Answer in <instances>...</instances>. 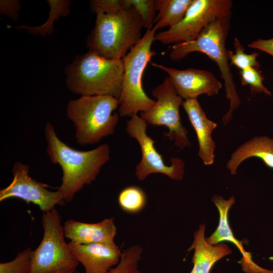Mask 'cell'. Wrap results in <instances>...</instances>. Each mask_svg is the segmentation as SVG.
<instances>
[{"mask_svg": "<svg viewBox=\"0 0 273 273\" xmlns=\"http://www.w3.org/2000/svg\"><path fill=\"white\" fill-rule=\"evenodd\" d=\"M251 157L260 159L267 167L273 169V138L256 136L246 141L233 152L226 167L232 175H235L239 165Z\"/></svg>", "mask_w": 273, "mask_h": 273, "instance_id": "cell-18", "label": "cell"}, {"mask_svg": "<svg viewBox=\"0 0 273 273\" xmlns=\"http://www.w3.org/2000/svg\"><path fill=\"white\" fill-rule=\"evenodd\" d=\"M118 202L120 208L125 212L135 214L145 208L147 196L141 188L130 186L124 188L119 193Z\"/></svg>", "mask_w": 273, "mask_h": 273, "instance_id": "cell-21", "label": "cell"}, {"mask_svg": "<svg viewBox=\"0 0 273 273\" xmlns=\"http://www.w3.org/2000/svg\"><path fill=\"white\" fill-rule=\"evenodd\" d=\"M151 65L166 72L178 95L185 100L197 99L201 95H217L222 87L221 82L211 72L194 68L178 70L162 64Z\"/></svg>", "mask_w": 273, "mask_h": 273, "instance_id": "cell-12", "label": "cell"}, {"mask_svg": "<svg viewBox=\"0 0 273 273\" xmlns=\"http://www.w3.org/2000/svg\"><path fill=\"white\" fill-rule=\"evenodd\" d=\"M90 11L95 13H112L126 9L124 0H92Z\"/></svg>", "mask_w": 273, "mask_h": 273, "instance_id": "cell-27", "label": "cell"}, {"mask_svg": "<svg viewBox=\"0 0 273 273\" xmlns=\"http://www.w3.org/2000/svg\"><path fill=\"white\" fill-rule=\"evenodd\" d=\"M157 30H146L140 41L122 59L123 75L122 90L119 98L120 116H131L150 109L156 101L149 97L142 86L145 69L156 53L151 50Z\"/></svg>", "mask_w": 273, "mask_h": 273, "instance_id": "cell-6", "label": "cell"}, {"mask_svg": "<svg viewBox=\"0 0 273 273\" xmlns=\"http://www.w3.org/2000/svg\"><path fill=\"white\" fill-rule=\"evenodd\" d=\"M142 252L143 249L137 245L123 250L118 264L107 273H143L138 268Z\"/></svg>", "mask_w": 273, "mask_h": 273, "instance_id": "cell-22", "label": "cell"}, {"mask_svg": "<svg viewBox=\"0 0 273 273\" xmlns=\"http://www.w3.org/2000/svg\"><path fill=\"white\" fill-rule=\"evenodd\" d=\"M50 8L48 19L43 24L37 26H30L22 25L13 27L7 26L8 28H14L17 30L26 29L33 36L40 35L44 37L47 35H52L54 32L53 23L60 16L66 17L70 13V5L71 1L69 0H47Z\"/></svg>", "mask_w": 273, "mask_h": 273, "instance_id": "cell-20", "label": "cell"}, {"mask_svg": "<svg viewBox=\"0 0 273 273\" xmlns=\"http://www.w3.org/2000/svg\"><path fill=\"white\" fill-rule=\"evenodd\" d=\"M41 224L43 237L33 250L29 273H75L79 262L65 240L58 211L43 213Z\"/></svg>", "mask_w": 273, "mask_h": 273, "instance_id": "cell-7", "label": "cell"}, {"mask_svg": "<svg viewBox=\"0 0 273 273\" xmlns=\"http://www.w3.org/2000/svg\"><path fill=\"white\" fill-rule=\"evenodd\" d=\"M69 244L78 261L83 266L85 273H107L118 264L122 254L114 241Z\"/></svg>", "mask_w": 273, "mask_h": 273, "instance_id": "cell-13", "label": "cell"}, {"mask_svg": "<svg viewBox=\"0 0 273 273\" xmlns=\"http://www.w3.org/2000/svg\"><path fill=\"white\" fill-rule=\"evenodd\" d=\"M44 136L51 162L59 164L62 170V183L57 191L66 202H71L85 185L95 180L102 167L109 160V146L103 144L85 151L74 149L58 138L49 122L45 125Z\"/></svg>", "mask_w": 273, "mask_h": 273, "instance_id": "cell-1", "label": "cell"}, {"mask_svg": "<svg viewBox=\"0 0 273 273\" xmlns=\"http://www.w3.org/2000/svg\"><path fill=\"white\" fill-rule=\"evenodd\" d=\"M193 0H155L154 7L158 14L155 18L154 27L157 30L171 27L184 17Z\"/></svg>", "mask_w": 273, "mask_h": 273, "instance_id": "cell-19", "label": "cell"}, {"mask_svg": "<svg viewBox=\"0 0 273 273\" xmlns=\"http://www.w3.org/2000/svg\"><path fill=\"white\" fill-rule=\"evenodd\" d=\"M126 8H134L140 14L147 30L152 28L154 21V1L153 0H124Z\"/></svg>", "mask_w": 273, "mask_h": 273, "instance_id": "cell-26", "label": "cell"}, {"mask_svg": "<svg viewBox=\"0 0 273 273\" xmlns=\"http://www.w3.org/2000/svg\"><path fill=\"white\" fill-rule=\"evenodd\" d=\"M33 250L28 247L12 260L0 263V273H29Z\"/></svg>", "mask_w": 273, "mask_h": 273, "instance_id": "cell-24", "label": "cell"}, {"mask_svg": "<svg viewBox=\"0 0 273 273\" xmlns=\"http://www.w3.org/2000/svg\"><path fill=\"white\" fill-rule=\"evenodd\" d=\"M205 224H201L194 234V241L189 251L194 250L193 267L190 273H210L214 264L223 257L232 253L224 243L212 245L205 238Z\"/></svg>", "mask_w": 273, "mask_h": 273, "instance_id": "cell-17", "label": "cell"}, {"mask_svg": "<svg viewBox=\"0 0 273 273\" xmlns=\"http://www.w3.org/2000/svg\"><path fill=\"white\" fill-rule=\"evenodd\" d=\"M21 8L20 2L18 0H1L0 12L13 21H18V12Z\"/></svg>", "mask_w": 273, "mask_h": 273, "instance_id": "cell-28", "label": "cell"}, {"mask_svg": "<svg viewBox=\"0 0 273 273\" xmlns=\"http://www.w3.org/2000/svg\"><path fill=\"white\" fill-rule=\"evenodd\" d=\"M95 25L87 36L89 51L109 59H122L141 39L142 18L132 7L112 13H96Z\"/></svg>", "mask_w": 273, "mask_h": 273, "instance_id": "cell-3", "label": "cell"}, {"mask_svg": "<svg viewBox=\"0 0 273 273\" xmlns=\"http://www.w3.org/2000/svg\"><path fill=\"white\" fill-rule=\"evenodd\" d=\"M148 124L137 114L127 121L126 131L135 139L140 146L142 158L135 167V176L144 180L152 173H162L174 180H180L185 174V164L178 157L170 159V165H166L162 156L155 147V141L147 133Z\"/></svg>", "mask_w": 273, "mask_h": 273, "instance_id": "cell-10", "label": "cell"}, {"mask_svg": "<svg viewBox=\"0 0 273 273\" xmlns=\"http://www.w3.org/2000/svg\"><path fill=\"white\" fill-rule=\"evenodd\" d=\"M239 74L242 85H249L252 93H264L271 96V93L263 83L264 78L258 69L249 68L240 70Z\"/></svg>", "mask_w": 273, "mask_h": 273, "instance_id": "cell-25", "label": "cell"}, {"mask_svg": "<svg viewBox=\"0 0 273 273\" xmlns=\"http://www.w3.org/2000/svg\"><path fill=\"white\" fill-rule=\"evenodd\" d=\"M234 44L235 53L229 50V60L231 65H234L241 70L249 68L259 69L260 64L257 60L258 56L257 53L249 54L245 53L243 46L237 37L234 38Z\"/></svg>", "mask_w": 273, "mask_h": 273, "instance_id": "cell-23", "label": "cell"}, {"mask_svg": "<svg viewBox=\"0 0 273 273\" xmlns=\"http://www.w3.org/2000/svg\"><path fill=\"white\" fill-rule=\"evenodd\" d=\"M63 229L69 242L77 244L113 242L117 234L114 217L106 218L97 223L69 219L64 222Z\"/></svg>", "mask_w": 273, "mask_h": 273, "instance_id": "cell-16", "label": "cell"}, {"mask_svg": "<svg viewBox=\"0 0 273 273\" xmlns=\"http://www.w3.org/2000/svg\"><path fill=\"white\" fill-rule=\"evenodd\" d=\"M231 17L218 18L207 25L194 40L174 44L169 57L172 61H178L192 52H201L206 55L217 65L224 81L226 97L230 107L222 121L227 125L231 120L233 112L241 104L233 74L229 64V50L225 47L230 28Z\"/></svg>", "mask_w": 273, "mask_h": 273, "instance_id": "cell-4", "label": "cell"}, {"mask_svg": "<svg viewBox=\"0 0 273 273\" xmlns=\"http://www.w3.org/2000/svg\"><path fill=\"white\" fill-rule=\"evenodd\" d=\"M122 59L106 58L92 51L77 55L65 68L68 89L81 96L119 98L123 75Z\"/></svg>", "mask_w": 273, "mask_h": 273, "instance_id": "cell-2", "label": "cell"}, {"mask_svg": "<svg viewBox=\"0 0 273 273\" xmlns=\"http://www.w3.org/2000/svg\"><path fill=\"white\" fill-rule=\"evenodd\" d=\"M248 47L264 52L273 57V38L266 39L258 38L250 43Z\"/></svg>", "mask_w": 273, "mask_h": 273, "instance_id": "cell-29", "label": "cell"}, {"mask_svg": "<svg viewBox=\"0 0 273 273\" xmlns=\"http://www.w3.org/2000/svg\"><path fill=\"white\" fill-rule=\"evenodd\" d=\"M29 169L26 164L19 162L14 164L13 180L0 190V201L12 198L20 199L38 206L43 213L55 209L57 205H64L66 202L61 193L48 190L47 185L32 178Z\"/></svg>", "mask_w": 273, "mask_h": 273, "instance_id": "cell-11", "label": "cell"}, {"mask_svg": "<svg viewBox=\"0 0 273 273\" xmlns=\"http://www.w3.org/2000/svg\"><path fill=\"white\" fill-rule=\"evenodd\" d=\"M212 201L217 208L219 213V221L214 233L206 239L208 243L212 245L223 241H229L235 244L242 255L241 260L242 270L246 273H273V270L262 267L254 262L250 253L247 252L243 247L242 242L238 240L234 236L229 223L228 212L235 202L234 197L225 200L219 195H214Z\"/></svg>", "mask_w": 273, "mask_h": 273, "instance_id": "cell-14", "label": "cell"}, {"mask_svg": "<svg viewBox=\"0 0 273 273\" xmlns=\"http://www.w3.org/2000/svg\"><path fill=\"white\" fill-rule=\"evenodd\" d=\"M231 0H193L183 19L168 30L156 33L155 40L167 44L195 39L213 21L231 17Z\"/></svg>", "mask_w": 273, "mask_h": 273, "instance_id": "cell-9", "label": "cell"}, {"mask_svg": "<svg viewBox=\"0 0 273 273\" xmlns=\"http://www.w3.org/2000/svg\"><path fill=\"white\" fill-rule=\"evenodd\" d=\"M157 100L148 110L141 112V117L148 124L164 126L168 129L165 134L180 150L191 146L188 131L181 123L179 107L183 99L178 95L169 77L152 90Z\"/></svg>", "mask_w": 273, "mask_h": 273, "instance_id": "cell-8", "label": "cell"}, {"mask_svg": "<svg viewBox=\"0 0 273 273\" xmlns=\"http://www.w3.org/2000/svg\"><path fill=\"white\" fill-rule=\"evenodd\" d=\"M181 106L195 130L199 144L198 155L205 165L214 161L215 143L212 133L217 124L209 119L197 99L183 101Z\"/></svg>", "mask_w": 273, "mask_h": 273, "instance_id": "cell-15", "label": "cell"}, {"mask_svg": "<svg viewBox=\"0 0 273 273\" xmlns=\"http://www.w3.org/2000/svg\"><path fill=\"white\" fill-rule=\"evenodd\" d=\"M119 105L118 99L110 96H83L70 100L66 114L74 125L77 143L93 145L113 134L120 115L113 112Z\"/></svg>", "mask_w": 273, "mask_h": 273, "instance_id": "cell-5", "label": "cell"}]
</instances>
